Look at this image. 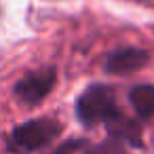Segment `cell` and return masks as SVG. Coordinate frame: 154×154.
I'll list each match as a JSON object with an SVG mask.
<instances>
[{"label":"cell","mask_w":154,"mask_h":154,"mask_svg":"<svg viewBox=\"0 0 154 154\" xmlns=\"http://www.w3.org/2000/svg\"><path fill=\"white\" fill-rule=\"evenodd\" d=\"M76 116L85 127H95V125H112L122 114L116 95L110 87L91 85L76 99Z\"/></svg>","instance_id":"1"},{"label":"cell","mask_w":154,"mask_h":154,"mask_svg":"<svg viewBox=\"0 0 154 154\" xmlns=\"http://www.w3.org/2000/svg\"><path fill=\"white\" fill-rule=\"evenodd\" d=\"M61 131H63V125L55 118H34V120H28L13 129L11 148L21 154L36 152V150L47 148L49 143H53Z\"/></svg>","instance_id":"2"},{"label":"cell","mask_w":154,"mask_h":154,"mask_svg":"<svg viewBox=\"0 0 154 154\" xmlns=\"http://www.w3.org/2000/svg\"><path fill=\"white\" fill-rule=\"evenodd\" d=\"M55 82H57V70L53 66L34 70L15 82V97L23 106H30V108L38 106L51 95Z\"/></svg>","instance_id":"3"},{"label":"cell","mask_w":154,"mask_h":154,"mask_svg":"<svg viewBox=\"0 0 154 154\" xmlns=\"http://www.w3.org/2000/svg\"><path fill=\"white\" fill-rule=\"evenodd\" d=\"M150 55L148 51L139 49V47H122V49H116L112 51L108 57H106V63H103V70L112 76H122V74H133L137 70H141L146 63H148Z\"/></svg>","instance_id":"4"},{"label":"cell","mask_w":154,"mask_h":154,"mask_svg":"<svg viewBox=\"0 0 154 154\" xmlns=\"http://www.w3.org/2000/svg\"><path fill=\"white\" fill-rule=\"evenodd\" d=\"M129 101L139 116V120H150L154 116V85H137L129 93Z\"/></svg>","instance_id":"5"},{"label":"cell","mask_w":154,"mask_h":154,"mask_svg":"<svg viewBox=\"0 0 154 154\" xmlns=\"http://www.w3.org/2000/svg\"><path fill=\"white\" fill-rule=\"evenodd\" d=\"M108 129H110V135L112 137H116V139H120L125 143H131V146H141V129H139L137 122L125 120L120 116L116 122L108 125Z\"/></svg>","instance_id":"6"},{"label":"cell","mask_w":154,"mask_h":154,"mask_svg":"<svg viewBox=\"0 0 154 154\" xmlns=\"http://www.w3.org/2000/svg\"><path fill=\"white\" fill-rule=\"evenodd\" d=\"M85 154H129V152H127L125 141H120V139H116V137H112V135H110L108 139H103V141H99V143L89 146Z\"/></svg>","instance_id":"7"}]
</instances>
